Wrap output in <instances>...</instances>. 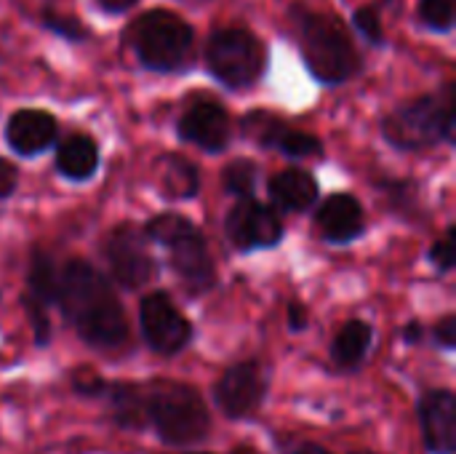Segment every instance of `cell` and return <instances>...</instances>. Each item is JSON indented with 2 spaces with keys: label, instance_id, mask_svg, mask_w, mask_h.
I'll list each match as a JSON object with an SVG mask.
<instances>
[{
  "label": "cell",
  "instance_id": "cell-20",
  "mask_svg": "<svg viewBox=\"0 0 456 454\" xmlns=\"http://www.w3.org/2000/svg\"><path fill=\"white\" fill-rule=\"evenodd\" d=\"M110 393V409L118 425L123 428H144L147 425V412H144V391H139L136 385L128 383H118V385H107L104 388Z\"/></svg>",
  "mask_w": 456,
  "mask_h": 454
},
{
  "label": "cell",
  "instance_id": "cell-6",
  "mask_svg": "<svg viewBox=\"0 0 456 454\" xmlns=\"http://www.w3.org/2000/svg\"><path fill=\"white\" fill-rule=\"evenodd\" d=\"M144 235L168 249L171 268L179 273L182 284L200 294L208 292L216 281L214 260L206 246L203 233L182 214H158L147 222Z\"/></svg>",
  "mask_w": 456,
  "mask_h": 454
},
{
  "label": "cell",
  "instance_id": "cell-25",
  "mask_svg": "<svg viewBox=\"0 0 456 454\" xmlns=\"http://www.w3.org/2000/svg\"><path fill=\"white\" fill-rule=\"evenodd\" d=\"M40 19H43V27H45L48 32H53V35H59V37H64V40L83 43V40L88 37V29H86V24H83L80 19H75L72 13H61V11H56L53 5H45L43 13H40Z\"/></svg>",
  "mask_w": 456,
  "mask_h": 454
},
{
  "label": "cell",
  "instance_id": "cell-14",
  "mask_svg": "<svg viewBox=\"0 0 456 454\" xmlns=\"http://www.w3.org/2000/svg\"><path fill=\"white\" fill-rule=\"evenodd\" d=\"M56 118L45 110H16L5 123V142L13 153L32 158L56 142Z\"/></svg>",
  "mask_w": 456,
  "mask_h": 454
},
{
  "label": "cell",
  "instance_id": "cell-4",
  "mask_svg": "<svg viewBox=\"0 0 456 454\" xmlns=\"http://www.w3.org/2000/svg\"><path fill=\"white\" fill-rule=\"evenodd\" d=\"M454 86L446 83L444 94H428L393 110L382 120V134L393 147L411 153L441 142H454Z\"/></svg>",
  "mask_w": 456,
  "mask_h": 454
},
{
  "label": "cell",
  "instance_id": "cell-24",
  "mask_svg": "<svg viewBox=\"0 0 456 454\" xmlns=\"http://www.w3.org/2000/svg\"><path fill=\"white\" fill-rule=\"evenodd\" d=\"M419 21L438 35H449L454 29L456 3L454 0H419Z\"/></svg>",
  "mask_w": 456,
  "mask_h": 454
},
{
  "label": "cell",
  "instance_id": "cell-37",
  "mask_svg": "<svg viewBox=\"0 0 456 454\" xmlns=\"http://www.w3.org/2000/svg\"><path fill=\"white\" fill-rule=\"evenodd\" d=\"M232 454H254V452H251V450H235Z\"/></svg>",
  "mask_w": 456,
  "mask_h": 454
},
{
  "label": "cell",
  "instance_id": "cell-15",
  "mask_svg": "<svg viewBox=\"0 0 456 454\" xmlns=\"http://www.w3.org/2000/svg\"><path fill=\"white\" fill-rule=\"evenodd\" d=\"M318 230L326 241L331 244H350L366 230V217L363 206L355 195L350 193H337L331 195L321 209H318Z\"/></svg>",
  "mask_w": 456,
  "mask_h": 454
},
{
  "label": "cell",
  "instance_id": "cell-30",
  "mask_svg": "<svg viewBox=\"0 0 456 454\" xmlns=\"http://www.w3.org/2000/svg\"><path fill=\"white\" fill-rule=\"evenodd\" d=\"M16 185H19V169L11 161L0 158V201L3 198H11L13 190H16Z\"/></svg>",
  "mask_w": 456,
  "mask_h": 454
},
{
  "label": "cell",
  "instance_id": "cell-7",
  "mask_svg": "<svg viewBox=\"0 0 456 454\" xmlns=\"http://www.w3.org/2000/svg\"><path fill=\"white\" fill-rule=\"evenodd\" d=\"M206 67L222 86L243 91L262 78L267 48L246 27H222L206 43Z\"/></svg>",
  "mask_w": 456,
  "mask_h": 454
},
{
  "label": "cell",
  "instance_id": "cell-22",
  "mask_svg": "<svg viewBox=\"0 0 456 454\" xmlns=\"http://www.w3.org/2000/svg\"><path fill=\"white\" fill-rule=\"evenodd\" d=\"M240 128H243V134H246L251 142H256L259 147H273V150H275L281 134L286 131V123H283L278 115H273V112L254 110V112H248V115L240 120Z\"/></svg>",
  "mask_w": 456,
  "mask_h": 454
},
{
  "label": "cell",
  "instance_id": "cell-31",
  "mask_svg": "<svg viewBox=\"0 0 456 454\" xmlns=\"http://www.w3.org/2000/svg\"><path fill=\"white\" fill-rule=\"evenodd\" d=\"M72 388L77 391V393H102L107 385L94 375V372H88V369H80V372H75V377H72Z\"/></svg>",
  "mask_w": 456,
  "mask_h": 454
},
{
  "label": "cell",
  "instance_id": "cell-19",
  "mask_svg": "<svg viewBox=\"0 0 456 454\" xmlns=\"http://www.w3.org/2000/svg\"><path fill=\"white\" fill-rule=\"evenodd\" d=\"M158 179H160V190L166 193V198H174V201H187L200 187L198 169L182 155H163L158 161Z\"/></svg>",
  "mask_w": 456,
  "mask_h": 454
},
{
  "label": "cell",
  "instance_id": "cell-26",
  "mask_svg": "<svg viewBox=\"0 0 456 454\" xmlns=\"http://www.w3.org/2000/svg\"><path fill=\"white\" fill-rule=\"evenodd\" d=\"M275 150H281V153L289 155V158H310V155H321V153H323V144H321L318 136L286 126V131L281 134Z\"/></svg>",
  "mask_w": 456,
  "mask_h": 454
},
{
  "label": "cell",
  "instance_id": "cell-23",
  "mask_svg": "<svg viewBox=\"0 0 456 454\" xmlns=\"http://www.w3.org/2000/svg\"><path fill=\"white\" fill-rule=\"evenodd\" d=\"M256 174L259 169L240 158V161H232L224 171H222V185L230 195H238L240 201H248L254 195V187H256Z\"/></svg>",
  "mask_w": 456,
  "mask_h": 454
},
{
  "label": "cell",
  "instance_id": "cell-35",
  "mask_svg": "<svg viewBox=\"0 0 456 454\" xmlns=\"http://www.w3.org/2000/svg\"><path fill=\"white\" fill-rule=\"evenodd\" d=\"M403 337H406V343H409V345L419 343V340H422V324H419V321H411V324L406 326Z\"/></svg>",
  "mask_w": 456,
  "mask_h": 454
},
{
  "label": "cell",
  "instance_id": "cell-9",
  "mask_svg": "<svg viewBox=\"0 0 456 454\" xmlns=\"http://www.w3.org/2000/svg\"><path fill=\"white\" fill-rule=\"evenodd\" d=\"M104 254L112 278L126 289H139L155 276V260L147 249V235L134 225H120L112 230Z\"/></svg>",
  "mask_w": 456,
  "mask_h": 454
},
{
  "label": "cell",
  "instance_id": "cell-18",
  "mask_svg": "<svg viewBox=\"0 0 456 454\" xmlns=\"http://www.w3.org/2000/svg\"><path fill=\"white\" fill-rule=\"evenodd\" d=\"M371 340H374V329L366 321H347L331 345L334 364L339 369H358L371 351Z\"/></svg>",
  "mask_w": 456,
  "mask_h": 454
},
{
  "label": "cell",
  "instance_id": "cell-1",
  "mask_svg": "<svg viewBox=\"0 0 456 454\" xmlns=\"http://www.w3.org/2000/svg\"><path fill=\"white\" fill-rule=\"evenodd\" d=\"M56 305L91 348L115 351L128 337V321L110 281L83 260H69L59 270Z\"/></svg>",
  "mask_w": 456,
  "mask_h": 454
},
{
  "label": "cell",
  "instance_id": "cell-39",
  "mask_svg": "<svg viewBox=\"0 0 456 454\" xmlns=\"http://www.w3.org/2000/svg\"><path fill=\"white\" fill-rule=\"evenodd\" d=\"M195 454H198V452H195ZM200 454H206V452H200Z\"/></svg>",
  "mask_w": 456,
  "mask_h": 454
},
{
  "label": "cell",
  "instance_id": "cell-38",
  "mask_svg": "<svg viewBox=\"0 0 456 454\" xmlns=\"http://www.w3.org/2000/svg\"><path fill=\"white\" fill-rule=\"evenodd\" d=\"M353 454H371V452H353Z\"/></svg>",
  "mask_w": 456,
  "mask_h": 454
},
{
  "label": "cell",
  "instance_id": "cell-27",
  "mask_svg": "<svg viewBox=\"0 0 456 454\" xmlns=\"http://www.w3.org/2000/svg\"><path fill=\"white\" fill-rule=\"evenodd\" d=\"M353 27L374 45H385V27H382V16L374 5H361L353 13Z\"/></svg>",
  "mask_w": 456,
  "mask_h": 454
},
{
  "label": "cell",
  "instance_id": "cell-5",
  "mask_svg": "<svg viewBox=\"0 0 456 454\" xmlns=\"http://www.w3.org/2000/svg\"><path fill=\"white\" fill-rule=\"evenodd\" d=\"M128 45L152 72H176L190 62L195 29L168 8H150L128 27Z\"/></svg>",
  "mask_w": 456,
  "mask_h": 454
},
{
  "label": "cell",
  "instance_id": "cell-8",
  "mask_svg": "<svg viewBox=\"0 0 456 454\" xmlns=\"http://www.w3.org/2000/svg\"><path fill=\"white\" fill-rule=\"evenodd\" d=\"M139 321L147 345L160 356H174L184 351L192 340L190 321L179 313V308L171 302L166 292H152L142 300Z\"/></svg>",
  "mask_w": 456,
  "mask_h": 454
},
{
  "label": "cell",
  "instance_id": "cell-17",
  "mask_svg": "<svg viewBox=\"0 0 456 454\" xmlns=\"http://www.w3.org/2000/svg\"><path fill=\"white\" fill-rule=\"evenodd\" d=\"M96 166H99V147L86 134H72L56 147V169L67 179L83 182L94 177Z\"/></svg>",
  "mask_w": 456,
  "mask_h": 454
},
{
  "label": "cell",
  "instance_id": "cell-3",
  "mask_svg": "<svg viewBox=\"0 0 456 454\" xmlns=\"http://www.w3.org/2000/svg\"><path fill=\"white\" fill-rule=\"evenodd\" d=\"M147 423L171 447H192L211 431V415L200 393L184 383L160 380L144 391Z\"/></svg>",
  "mask_w": 456,
  "mask_h": 454
},
{
  "label": "cell",
  "instance_id": "cell-10",
  "mask_svg": "<svg viewBox=\"0 0 456 454\" xmlns=\"http://www.w3.org/2000/svg\"><path fill=\"white\" fill-rule=\"evenodd\" d=\"M227 238L238 252H256V249H273L283 238V222L281 217L254 198L238 201L224 222Z\"/></svg>",
  "mask_w": 456,
  "mask_h": 454
},
{
  "label": "cell",
  "instance_id": "cell-28",
  "mask_svg": "<svg viewBox=\"0 0 456 454\" xmlns=\"http://www.w3.org/2000/svg\"><path fill=\"white\" fill-rule=\"evenodd\" d=\"M430 262L441 270V273H449L454 268L456 262V252H454V227L446 230V235L441 241L433 244L430 249Z\"/></svg>",
  "mask_w": 456,
  "mask_h": 454
},
{
  "label": "cell",
  "instance_id": "cell-36",
  "mask_svg": "<svg viewBox=\"0 0 456 454\" xmlns=\"http://www.w3.org/2000/svg\"><path fill=\"white\" fill-rule=\"evenodd\" d=\"M291 454H331V452H326L323 447H318V444H302L299 450H294Z\"/></svg>",
  "mask_w": 456,
  "mask_h": 454
},
{
  "label": "cell",
  "instance_id": "cell-32",
  "mask_svg": "<svg viewBox=\"0 0 456 454\" xmlns=\"http://www.w3.org/2000/svg\"><path fill=\"white\" fill-rule=\"evenodd\" d=\"M433 337H436V343H438L444 351H454V345H456V318L454 316H446V318H444V321L436 326Z\"/></svg>",
  "mask_w": 456,
  "mask_h": 454
},
{
  "label": "cell",
  "instance_id": "cell-16",
  "mask_svg": "<svg viewBox=\"0 0 456 454\" xmlns=\"http://www.w3.org/2000/svg\"><path fill=\"white\" fill-rule=\"evenodd\" d=\"M270 195L283 211H307L318 201V182L305 169H286L270 179Z\"/></svg>",
  "mask_w": 456,
  "mask_h": 454
},
{
  "label": "cell",
  "instance_id": "cell-13",
  "mask_svg": "<svg viewBox=\"0 0 456 454\" xmlns=\"http://www.w3.org/2000/svg\"><path fill=\"white\" fill-rule=\"evenodd\" d=\"M419 423L428 452H456V396L452 391L425 393L419 401Z\"/></svg>",
  "mask_w": 456,
  "mask_h": 454
},
{
  "label": "cell",
  "instance_id": "cell-11",
  "mask_svg": "<svg viewBox=\"0 0 456 454\" xmlns=\"http://www.w3.org/2000/svg\"><path fill=\"white\" fill-rule=\"evenodd\" d=\"M265 396H267V375L256 361H243L230 367L214 388V401L222 409V415H227L230 420L251 417L265 401Z\"/></svg>",
  "mask_w": 456,
  "mask_h": 454
},
{
  "label": "cell",
  "instance_id": "cell-2",
  "mask_svg": "<svg viewBox=\"0 0 456 454\" xmlns=\"http://www.w3.org/2000/svg\"><path fill=\"white\" fill-rule=\"evenodd\" d=\"M289 16L294 24V35H297L302 59L318 83L342 86L361 72L363 56H361L347 24L337 13L315 11V8L297 3V5H291Z\"/></svg>",
  "mask_w": 456,
  "mask_h": 454
},
{
  "label": "cell",
  "instance_id": "cell-33",
  "mask_svg": "<svg viewBox=\"0 0 456 454\" xmlns=\"http://www.w3.org/2000/svg\"><path fill=\"white\" fill-rule=\"evenodd\" d=\"M104 13H126L131 11L139 0H94Z\"/></svg>",
  "mask_w": 456,
  "mask_h": 454
},
{
  "label": "cell",
  "instance_id": "cell-12",
  "mask_svg": "<svg viewBox=\"0 0 456 454\" xmlns=\"http://www.w3.org/2000/svg\"><path fill=\"white\" fill-rule=\"evenodd\" d=\"M176 134L184 142H190V144H195V147H200L206 153H222L230 144L232 126H230L227 110L219 102L198 99L179 118Z\"/></svg>",
  "mask_w": 456,
  "mask_h": 454
},
{
  "label": "cell",
  "instance_id": "cell-29",
  "mask_svg": "<svg viewBox=\"0 0 456 454\" xmlns=\"http://www.w3.org/2000/svg\"><path fill=\"white\" fill-rule=\"evenodd\" d=\"M24 310L29 316V324H32V332H35V343L37 345H45L51 340V324H48V316H45V308L37 305L35 300H29L24 294Z\"/></svg>",
  "mask_w": 456,
  "mask_h": 454
},
{
  "label": "cell",
  "instance_id": "cell-34",
  "mask_svg": "<svg viewBox=\"0 0 456 454\" xmlns=\"http://www.w3.org/2000/svg\"><path fill=\"white\" fill-rule=\"evenodd\" d=\"M289 324H291L294 332L305 329V326H307V310H305L302 305L291 302V305H289Z\"/></svg>",
  "mask_w": 456,
  "mask_h": 454
},
{
  "label": "cell",
  "instance_id": "cell-21",
  "mask_svg": "<svg viewBox=\"0 0 456 454\" xmlns=\"http://www.w3.org/2000/svg\"><path fill=\"white\" fill-rule=\"evenodd\" d=\"M56 292H59V270L53 260L45 252H35L27 273V297L43 308H51L56 305Z\"/></svg>",
  "mask_w": 456,
  "mask_h": 454
}]
</instances>
